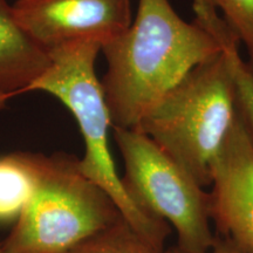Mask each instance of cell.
Segmentation results:
<instances>
[{
    "instance_id": "6da1fadb",
    "label": "cell",
    "mask_w": 253,
    "mask_h": 253,
    "mask_svg": "<svg viewBox=\"0 0 253 253\" xmlns=\"http://www.w3.org/2000/svg\"><path fill=\"white\" fill-rule=\"evenodd\" d=\"M101 50V81L113 128L136 129L190 71L221 53L207 28L186 23L169 0H138L131 25Z\"/></svg>"
},
{
    "instance_id": "7a4b0ae2",
    "label": "cell",
    "mask_w": 253,
    "mask_h": 253,
    "mask_svg": "<svg viewBox=\"0 0 253 253\" xmlns=\"http://www.w3.org/2000/svg\"><path fill=\"white\" fill-rule=\"evenodd\" d=\"M236 84L225 53L195 67L136 129L150 137L203 188L235 122Z\"/></svg>"
},
{
    "instance_id": "3957f363",
    "label": "cell",
    "mask_w": 253,
    "mask_h": 253,
    "mask_svg": "<svg viewBox=\"0 0 253 253\" xmlns=\"http://www.w3.org/2000/svg\"><path fill=\"white\" fill-rule=\"evenodd\" d=\"M101 52L97 43H77L49 53L50 65L28 91H46L59 99L77 120L84 138V154L78 167L82 175L113 199L122 217L155 245L164 249L170 225L144 213L126 194L109 149L113 129L106 99L95 71Z\"/></svg>"
},
{
    "instance_id": "277c9868",
    "label": "cell",
    "mask_w": 253,
    "mask_h": 253,
    "mask_svg": "<svg viewBox=\"0 0 253 253\" xmlns=\"http://www.w3.org/2000/svg\"><path fill=\"white\" fill-rule=\"evenodd\" d=\"M79 158L40 155L33 195L1 244L8 253H69L122 218L102 189L82 175Z\"/></svg>"
},
{
    "instance_id": "5b68a950",
    "label": "cell",
    "mask_w": 253,
    "mask_h": 253,
    "mask_svg": "<svg viewBox=\"0 0 253 253\" xmlns=\"http://www.w3.org/2000/svg\"><path fill=\"white\" fill-rule=\"evenodd\" d=\"M113 136L125 163L123 186L131 201L148 216L171 225L179 248H210L216 240L210 194L143 132L113 128Z\"/></svg>"
},
{
    "instance_id": "8992f818",
    "label": "cell",
    "mask_w": 253,
    "mask_h": 253,
    "mask_svg": "<svg viewBox=\"0 0 253 253\" xmlns=\"http://www.w3.org/2000/svg\"><path fill=\"white\" fill-rule=\"evenodd\" d=\"M15 19L47 54L77 43L101 48L131 25V0H17Z\"/></svg>"
},
{
    "instance_id": "52a82bcc",
    "label": "cell",
    "mask_w": 253,
    "mask_h": 253,
    "mask_svg": "<svg viewBox=\"0 0 253 253\" xmlns=\"http://www.w3.org/2000/svg\"><path fill=\"white\" fill-rule=\"evenodd\" d=\"M210 186L216 235L253 253V141L239 109L211 168Z\"/></svg>"
},
{
    "instance_id": "ba28073f",
    "label": "cell",
    "mask_w": 253,
    "mask_h": 253,
    "mask_svg": "<svg viewBox=\"0 0 253 253\" xmlns=\"http://www.w3.org/2000/svg\"><path fill=\"white\" fill-rule=\"evenodd\" d=\"M49 65V55L19 25L12 5L0 0V108L24 94Z\"/></svg>"
},
{
    "instance_id": "9c48e42d",
    "label": "cell",
    "mask_w": 253,
    "mask_h": 253,
    "mask_svg": "<svg viewBox=\"0 0 253 253\" xmlns=\"http://www.w3.org/2000/svg\"><path fill=\"white\" fill-rule=\"evenodd\" d=\"M40 155L12 153L0 156V224L18 219L36 189Z\"/></svg>"
},
{
    "instance_id": "30bf717a",
    "label": "cell",
    "mask_w": 253,
    "mask_h": 253,
    "mask_svg": "<svg viewBox=\"0 0 253 253\" xmlns=\"http://www.w3.org/2000/svg\"><path fill=\"white\" fill-rule=\"evenodd\" d=\"M138 233L125 218L91 236L69 253H164Z\"/></svg>"
},
{
    "instance_id": "8fae6325",
    "label": "cell",
    "mask_w": 253,
    "mask_h": 253,
    "mask_svg": "<svg viewBox=\"0 0 253 253\" xmlns=\"http://www.w3.org/2000/svg\"><path fill=\"white\" fill-rule=\"evenodd\" d=\"M223 14L237 39L253 54V0H209Z\"/></svg>"
},
{
    "instance_id": "7c38bea8",
    "label": "cell",
    "mask_w": 253,
    "mask_h": 253,
    "mask_svg": "<svg viewBox=\"0 0 253 253\" xmlns=\"http://www.w3.org/2000/svg\"><path fill=\"white\" fill-rule=\"evenodd\" d=\"M164 253H243L240 250L236 248L232 243L225 238L216 235V240L210 248L207 250H201V251H192V250H185L179 248V246L173 245L170 249L164 251Z\"/></svg>"
},
{
    "instance_id": "4fadbf2b",
    "label": "cell",
    "mask_w": 253,
    "mask_h": 253,
    "mask_svg": "<svg viewBox=\"0 0 253 253\" xmlns=\"http://www.w3.org/2000/svg\"><path fill=\"white\" fill-rule=\"evenodd\" d=\"M245 65H246V68H248L250 75H251V78L253 80V54L249 55V60L245 62Z\"/></svg>"
},
{
    "instance_id": "5bb4252c",
    "label": "cell",
    "mask_w": 253,
    "mask_h": 253,
    "mask_svg": "<svg viewBox=\"0 0 253 253\" xmlns=\"http://www.w3.org/2000/svg\"><path fill=\"white\" fill-rule=\"evenodd\" d=\"M0 253H8V252L6 251V250L4 249V246H2L1 242H0Z\"/></svg>"
}]
</instances>
